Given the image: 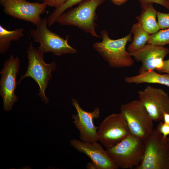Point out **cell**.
Wrapping results in <instances>:
<instances>
[{"label": "cell", "instance_id": "5", "mask_svg": "<svg viewBox=\"0 0 169 169\" xmlns=\"http://www.w3.org/2000/svg\"><path fill=\"white\" fill-rule=\"evenodd\" d=\"M26 53L28 60L27 70L24 74L21 76L17 84H19L25 77L32 78L39 86L38 95L44 103L47 104L49 99L45 96V90L49 81L51 79V72L56 68L57 64L55 62L46 63L43 59L44 54L33 46L32 43H30Z\"/></svg>", "mask_w": 169, "mask_h": 169}, {"label": "cell", "instance_id": "6", "mask_svg": "<svg viewBox=\"0 0 169 169\" xmlns=\"http://www.w3.org/2000/svg\"><path fill=\"white\" fill-rule=\"evenodd\" d=\"M120 113L131 135L144 141L151 133L153 120L139 100L122 105Z\"/></svg>", "mask_w": 169, "mask_h": 169}, {"label": "cell", "instance_id": "9", "mask_svg": "<svg viewBox=\"0 0 169 169\" xmlns=\"http://www.w3.org/2000/svg\"><path fill=\"white\" fill-rule=\"evenodd\" d=\"M20 66L19 57L11 55L4 63L0 72V95L3 99L4 111L11 110L12 106L18 100L15 90L17 88L16 79Z\"/></svg>", "mask_w": 169, "mask_h": 169}, {"label": "cell", "instance_id": "15", "mask_svg": "<svg viewBox=\"0 0 169 169\" xmlns=\"http://www.w3.org/2000/svg\"><path fill=\"white\" fill-rule=\"evenodd\" d=\"M141 14L136 17L138 22L150 34L156 33L160 29L156 21L157 11L153 3L141 4Z\"/></svg>", "mask_w": 169, "mask_h": 169}, {"label": "cell", "instance_id": "14", "mask_svg": "<svg viewBox=\"0 0 169 169\" xmlns=\"http://www.w3.org/2000/svg\"><path fill=\"white\" fill-rule=\"evenodd\" d=\"M71 146L79 152L87 156L95 163L99 169H118L106 150L97 142H86L76 139L70 141Z\"/></svg>", "mask_w": 169, "mask_h": 169}, {"label": "cell", "instance_id": "27", "mask_svg": "<svg viewBox=\"0 0 169 169\" xmlns=\"http://www.w3.org/2000/svg\"><path fill=\"white\" fill-rule=\"evenodd\" d=\"M163 122L169 124V113L164 112L163 114Z\"/></svg>", "mask_w": 169, "mask_h": 169}, {"label": "cell", "instance_id": "1", "mask_svg": "<svg viewBox=\"0 0 169 169\" xmlns=\"http://www.w3.org/2000/svg\"><path fill=\"white\" fill-rule=\"evenodd\" d=\"M106 0H84L76 7L69 9L61 14L56 22L62 26L76 27L93 37L100 38L95 28L97 8Z\"/></svg>", "mask_w": 169, "mask_h": 169}, {"label": "cell", "instance_id": "30", "mask_svg": "<svg viewBox=\"0 0 169 169\" xmlns=\"http://www.w3.org/2000/svg\"><path fill=\"white\" fill-rule=\"evenodd\" d=\"M169 3V0H166Z\"/></svg>", "mask_w": 169, "mask_h": 169}, {"label": "cell", "instance_id": "26", "mask_svg": "<svg viewBox=\"0 0 169 169\" xmlns=\"http://www.w3.org/2000/svg\"><path fill=\"white\" fill-rule=\"evenodd\" d=\"M86 168L87 169H99L96 164L91 161L87 163Z\"/></svg>", "mask_w": 169, "mask_h": 169}, {"label": "cell", "instance_id": "31", "mask_svg": "<svg viewBox=\"0 0 169 169\" xmlns=\"http://www.w3.org/2000/svg\"><path fill=\"white\" fill-rule=\"evenodd\" d=\"M168 137V138H169V137Z\"/></svg>", "mask_w": 169, "mask_h": 169}, {"label": "cell", "instance_id": "23", "mask_svg": "<svg viewBox=\"0 0 169 169\" xmlns=\"http://www.w3.org/2000/svg\"><path fill=\"white\" fill-rule=\"evenodd\" d=\"M140 4L149 3H156L159 4L166 9L169 10V3L166 0H138Z\"/></svg>", "mask_w": 169, "mask_h": 169}, {"label": "cell", "instance_id": "2", "mask_svg": "<svg viewBox=\"0 0 169 169\" xmlns=\"http://www.w3.org/2000/svg\"><path fill=\"white\" fill-rule=\"evenodd\" d=\"M100 37L101 41L94 43L93 47L108 63L110 67H128L133 65L134 60L132 56L126 50L127 43L132 39L131 32L121 38L113 39L109 37L107 31L103 30L100 32Z\"/></svg>", "mask_w": 169, "mask_h": 169}, {"label": "cell", "instance_id": "28", "mask_svg": "<svg viewBox=\"0 0 169 169\" xmlns=\"http://www.w3.org/2000/svg\"><path fill=\"white\" fill-rule=\"evenodd\" d=\"M114 4L117 5H120L125 3L128 0H110Z\"/></svg>", "mask_w": 169, "mask_h": 169}, {"label": "cell", "instance_id": "13", "mask_svg": "<svg viewBox=\"0 0 169 169\" xmlns=\"http://www.w3.org/2000/svg\"><path fill=\"white\" fill-rule=\"evenodd\" d=\"M169 53L168 48L148 44L141 49L130 53L136 61L141 63L139 73L155 70L159 71L163 66L164 59Z\"/></svg>", "mask_w": 169, "mask_h": 169}, {"label": "cell", "instance_id": "21", "mask_svg": "<svg viewBox=\"0 0 169 169\" xmlns=\"http://www.w3.org/2000/svg\"><path fill=\"white\" fill-rule=\"evenodd\" d=\"M156 16L157 18V23L160 29L169 28V13L157 12Z\"/></svg>", "mask_w": 169, "mask_h": 169}, {"label": "cell", "instance_id": "20", "mask_svg": "<svg viewBox=\"0 0 169 169\" xmlns=\"http://www.w3.org/2000/svg\"><path fill=\"white\" fill-rule=\"evenodd\" d=\"M147 43L160 46L169 44V28L150 34Z\"/></svg>", "mask_w": 169, "mask_h": 169}, {"label": "cell", "instance_id": "10", "mask_svg": "<svg viewBox=\"0 0 169 169\" xmlns=\"http://www.w3.org/2000/svg\"><path fill=\"white\" fill-rule=\"evenodd\" d=\"M3 12L14 18L32 23L36 26L45 13L47 5L43 2H30L26 0H0Z\"/></svg>", "mask_w": 169, "mask_h": 169}, {"label": "cell", "instance_id": "18", "mask_svg": "<svg viewBox=\"0 0 169 169\" xmlns=\"http://www.w3.org/2000/svg\"><path fill=\"white\" fill-rule=\"evenodd\" d=\"M23 28L8 30L0 25V53H5L9 48L13 41H18L23 36Z\"/></svg>", "mask_w": 169, "mask_h": 169}, {"label": "cell", "instance_id": "25", "mask_svg": "<svg viewBox=\"0 0 169 169\" xmlns=\"http://www.w3.org/2000/svg\"><path fill=\"white\" fill-rule=\"evenodd\" d=\"M159 71L169 74V59L164 60L163 66Z\"/></svg>", "mask_w": 169, "mask_h": 169}, {"label": "cell", "instance_id": "11", "mask_svg": "<svg viewBox=\"0 0 169 169\" xmlns=\"http://www.w3.org/2000/svg\"><path fill=\"white\" fill-rule=\"evenodd\" d=\"M142 104L153 121L163 120L164 112L169 113V96L163 89L147 86L137 92Z\"/></svg>", "mask_w": 169, "mask_h": 169}, {"label": "cell", "instance_id": "12", "mask_svg": "<svg viewBox=\"0 0 169 169\" xmlns=\"http://www.w3.org/2000/svg\"><path fill=\"white\" fill-rule=\"evenodd\" d=\"M71 101L77 112L76 114L72 115L71 118L73 119L72 122L79 132L80 140L89 143L98 142V127L95 126L93 120L100 117L99 108L97 107L93 111L88 112L81 107L76 99L72 98Z\"/></svg>", "mask_w": 169, "mask_h": 169}, {"label": "cell", "instance_id": "4", "mask_svg": "<svg viewBox=\"0 0 169 169\" xmlns=\"http://www.w3.org/2000/svg\"><path fill=\"white\" fill-rule=\"evenodd\" d=\"M106 150L118 168L135 169L143 159L144 142L130 134L120 142Z\"/></svg>", "mask_w": 169, "mask_h": 169}, {"label": "cell", "instance_id": "24", "mask_svg": "<svg viewBox=\"0 0 169 169\" xmlns=\"http://www.w3.org/2000/svg\"><path fill=\"white\" fill-rule=\"evenodd\" d=\"M67 0H44L43 2L47 6L58 8L63 4Z\"/></svg>", "mask_w": 169, "mask_h": 169}, {"label": "cell", "instance_id": "29", "mask_svg": "<svg viewBox=\"0 0 169 169\" xmlns=\"http://www.w3.org/2000/svg\"><path fill=\"white\" fill-rule=\"evenodd\" d=\"M39 2H43L44 0H37Z\"/></svg>", "mask_w": 169, "mask_h": 169}, {"label": "cell", "instance_id": "3", "mask_svg": "<svg viewBox=\"0 0 169 169\" xmlns=\"http://www.w3.org/2000/svg\"><path fill=\"white\" fill-rule=\"evenodd\" d=\"M143 159L135 169H169V138L156 129L144 141Z\"/></svg>", "mask_w": 169, "mask_h": 169}, {"label": "cell", "instance_id": "16", "mask_svg": "<svg viewBox=\"0 0 169 169\" xmlns=\"http://www.w3.org/2000/svg\"><path fill=\"white\" fill-rule=\"evenodd\" d=\"M124 81L129 84H137L143 83L158 84L169 87V74H160L154 70L146 71L135 76L125 77Z\"/></svg>", "mask_w": 169, "mask_h": 169}, {"label": "cell", "instance_id": "7", "mask_svg": "<svg viewBox=\"0 0 169 169\" xmlns=\"http://www.w3.org/2000/svg\"><path fill=\"white\" fill-rule=\"evenodd\" d=\"M36 26V29L32 30L30 34L34 42L39 43L38 49L44 54L51 52L54 55L60 56L66 54H74L76 49L68 43L69 36L64 39L48 28V18L41 19Z\"/></svg>", "mask_w": 169, "mask_h": 169}, {"label": "cell", "instance_id": "22", "mask_svg": "<svg viewBox=\"0 0 169 169\" xmlns=\"http://www.w3.org/2000/svg\"><path fill=\"white\" fill-rule=\"evenodd\" d=\"M156 129L166 137L169 135V124L160 121L157 125Z\"/></svg>", "mask_w": 169, "mask_h": 169}, {"label": "cell", "instance_id": "19", "mask_svg": "<svg viewBox=\"0 0 169 169\" xmlns=\"http://www.w3.org/2000/svg\"><path fill=\"white\" fill-rule=\"evenodd\" d=\"M84 0H67L63 4L56 8L48 16V25L51 26L56 22L59 16L68 9L74 6L79 4Z\"/></svg>", "mask_w": 169, "mask_h": 169}, {"label": "cell", "instance_id": "8", "mask_svg": "<svg viewBox=\"0 0 169 169\" xmlns=\"http://www.w3.org/2000/svg\"><path fill=\"white\" fill-rule=\"evenodd\" d=\"M97 133L98 141L106 149L114 146L131 134L126 122L120 113L107 116L100 124Z\"/></svg>", "mask_w": 169, "mask_h": 169}, {"label": "cell", "instance_id": "17", "mask_svg": "<svg viewBox=\"0 0 169 169\" xmlns=\"http://www.w3.org/2000/svg\"><path fill=\"white\" fill-rule=\"evenodd\" d=\"M131 32L133 34L134 37L132 42L127 48V51L130 53L144 47L150 35L138 22L133 25Z\"/></svg>", "mask_w": 169, "mask_h": 169}]
</instances>
